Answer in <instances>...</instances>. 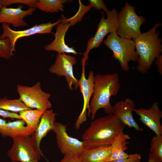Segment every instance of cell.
I'll list each match as a JSON object with an SVG mask.
<instances>
[{"instance_id":"6da1fadb","label":"cell","mask_w":162,"mask_h":162,"mask_svg":"<svg viewBox=\"0 0 162 162\" xmlns=\"http://www.w3.org/2000/svg\"><path fill=\"white\" fill-rule=\"evenodd\" d=\"M120 88L118 74L117 73L94 76L93 92L90 100L88 117L94 120L97 112L103 109L106 113L112 114L113 106L110 102L111 96H116Z\"/></svg>"},{"instance_id":"7a4b0ae2","label":"cell","mask_w":162,"mask_h":162,"mask_svg":"<svg viewBox=\"0 0 162 162\" xmlns=\"http://www.w3.org/2000/svg\"><path fill=\"white\" fill-rule=\"evenodd\" d=\"M125 127L116 115L108 114L93 120L82 135V141L87 146H110Z\"/></svg>"},{"instance_id":"3957f363","label":"cell","mask_w":162,"mask_h":162,"mask_svg":"<svg viewBox=\"0 0 162 162\" xmlns=\"http://www.w3.org/2000/svg\"><path fill=\"white\" fill-rule=\"evenodd\" d=\"M161 25L159 22L155 24L148 31L141 33L134 40L138 56L136 70L142 74L147 72L156 58L162 53V39L159 38V31L156 32Z\"/></svg>"},{"instance_id":"277c9868","label":"cell","mask_w":162,"mask_h":162,"mask_svg":"<svg viewBox=\"0 0 162 162\" xmlns=\"http://www.w3.org/2000/svg\"><path fill=\"white\" fill-rule=\"evenodd\" d=\"M104 44L112 51L114 58L119 62L122 70L128 71L129 62L137 61L134 40L120 37L115 32L107 36Z\"/></svg>"},{"instance_id":"5b68a950","label":"cell","mask_w":162,"mask_h":162,"mask_svg":"<svg viewBox=\"0 0 162 162\" xmlns=\"http://www.w3.org/2000/svg\"><path fill=\"white\" fill-rule=\"evenodd\" d=\"M135 7L128 2L118 15V25L116 33L120 37L134 40L141 34V25L146 20L136 13Z\"/></svg>"},{"instance_id":"8992f818","label":"cell","mask_w":162,"mask_h":162,"mask_svg":"<svg viewBox=\"0 0 162 162\" xmlns=\"http://www.w3.org/2000/svg\"><path fill=\"white\" fill-rule=\"evenodd\" d=\"M17 90L19 99L28 108L45 111L52 107L49 100L51 95L42 89L40 82L32 86L18 85Z\"/></svg>"},{"instance_id":"52a82bcc","label":"cell","mask_w":162,"mask_h":162,"mask_svg":"<svg viewBox=\"0 0 162 162\" xmlns=\"http://www.w3.org/2000/svg\"><path fill=\"white\" fill-rule=\"evenodd\" d=\"M7 155L12 162H38L41 156L35 148L31 136L12 139Z\"/></svg>"},{"instance_id":"ba28073f","label":"cell","mask_w":162,"mask_h":162,"mask_svg":"<svg viewBox=\"0 0 162 162\" xmlns=\"http://www.w3.org/2000/svg\"><path fill=\"white\" fill-rule=\"evenodd\" d=\"M107 17L105 19L104 12H101L102 17L99 23L97 31L94 36L88 41L87 47L83 54V58L88 60V54L91 50L98 47L103 41L105 36L109 33L116 32L118 25L117 10L113 8L106 12Z\"/></svg>"},{"instance_id":"9c48e42d","label":"cell","mask_w":162,"mask_h":162,"mask_svg":"<svg viewBox=\"0 0 162 162\" xmlns=\"http://www.w3.org/2000/svg\"><path fill=\"white\" fill-rule=\"evenodd\" d=\"M68 124L55 122L52 131L56 135L57 144L64 156L79 157L86 146L83 141L68 135L67 132Z\"/></svg>"},{"instance_id":"30bf717a","label":"cell","mask_w":162,"mask_h":162,"mask_svg":"<svg viewBox=\"0 0 162 162\" xmlns=\"http://www.w3.org/2000/svg\"><path fill=\"white\" fill-rule=\"evenodd\" d=\"M86 61L83 58L81 61L82 72L78 85L83 98V104L82 110L75 124V128L78 129L87 120V112L89 109V104L93 92L94 85V73L89 72L87 78L85 76V66Z\"/></svg>"},{"instance_id":"8fae6325","label":"cell","mask_w":162,"mask_h":162,"mask_svg":"<svg viewBox=\"0 0 162 162\" xmlns=\"http://www.w3.org/2000/svg\"><path fill=\"white\" fill-rule=\"evenodd\" d=\"M76 60L75 56L65 53H58L54 64L51 66L48 70L51 73L59 76L65 77L69 88L73 90L72 86L75 89L79 87L78 81L74 75L73 67L76 65Z\"/></svg>"},{"instance_id":"7c38bea8","label":"cell","mask_w":162,"mask_h":162,"mask_svg":"<svg viewBox=\"0 0 162 162\" xmlns=\"http://www.w3.org/2000/svg\"><path fill=\"white\" fill-rule=\"evenodd\" d=\"M60 19L55 22H51L36 24L26 29L15 31L11 29L9 25L5 23L2 24V33L0 36V39L9 38L13 47L15 48L17 41L20 38L37 34L52 33L53 28L61 22Z\"/></svg>"},{"instance_id":"4fadbf2b","label":"cell","mask_w":162,"mask_h":162,"mask_svg":"<svg viewBox=\"0 0 162 162\" xmlns=\"http://www.w3.org/2000/svg\"><path fill=\"white\" fill-rule=\"evenodd\" d=\"M134 112L139 116L141 122L154 132L156 135H162V125L160 122L162 112L158 102H154L148 109L135 108Z\"/></svg>"},{"instance_id":"5bb4252c","label":"cell","mask_w":162,"mask_h":162,"mask_svg":"<svg viewBox=\"0 0 162 162\" xmlns=\"http://www.w3.org/2000/svg\"><path fill=\"white\" fill-rule=\"evenodd\" d=\"M20 4L16 8L3 7L0 9V24H11L14 28L25 27L27 24L24 20L25 17L32 15L36 8H29L26 10L22 9Z\"/></svg>"},{"instance_id":"9a60e30c","label":"cell","mask_w":162,"mask_h":162,"mask_svg":"<svg viewBox=\"0 0 162 162\" xmlns=\"http://www.w3.org/2000/svg\"><path fill=\"white\" fill-rule=\"evenodd\" d=\"M57 115L52 110H45L41 116L37 128L31 136L35 148L41 156L44 157V155L40 148V142L47 134L53 129Z\"/></svg>"},{"instance_id":"2e32d148","label":"cell","mask_w":162,"mask_h":162,"mask_svg":"<svg viewBox=\"0 0 162 162\" xmlns=\"http://www.w3.org/2000/svg\"><path fill=\"white\" fill-rule=\"evenodd\" d=\"M113 106L112 114L116 115L123 124L129 128H134L136 131H142L143 129L139 125L133 116L135 104L133 100L127 98L117 102Z\"/></svg>"},{"instance_id":"e0dca14e","label":"cell","mask_w":162,"mask_h":162,"mask_svg":"<svg viewBox=\"0 0 162 162\" xmlns=\"http://www.w3.org/2000/svg\"><path fill=\"white\" fill-rule=\"evenodd\" d=\"M70 26L69 23L62 22L57 25L56 33L54 34V40L50 44L44 46V50L48 51H55L58 54L66 53L75 55L79 54L73 47L68 46L65 43V34Z\"/></svg>"},{"instance_id":"ac0fdd59","label":"cell","mask_w":162,"mask_h":162,"mask_svg":"<svg viewBox=\"0 0 162 162\" xmlns=\"http://www.w3.org/2000/svg\"><path fill=\"white\" fill-rule=\"evenodd\" d=\"M112 152L111 146H86L79 157L82 162H108Z\"/></svg>"},{"instance_id":"d6986e66","label":"cell","mask_w":162,"mask_h":162,"mask_svg":"<svg viewBox=\"0 0 162 162\" xmlns=\"http://www.w3.org/2000/svg\"><path fill=\"white\" fill-rule=\"evenodd\" d=\"M22 119H18L7 122L0 130V134L3 137H9L12 139L22 136H31L34 132L32 129L25 126Z\"/></svg>"},{"instance_id":"ffe728a7","label":"cell","mask_w":162,"mask_h":162,"mask_svg":"<svg viewBox=\"0 0 162 162\" xmlns=\"http://www.w3.org/2000/svg\"><path fill=\"white\" fill-rule=\"evenodd\" d=\"M68 0H37L35 7L41 11L46 13H54L64 11V4L71 2Z\"/></svg>"},{"instance_id":"44dd1931","label":"cell","mask_w":162,"mask_h":162,"mask_svg":"<svg viewBox=\"0 0 162 162\" xmlns=\"http://www.w3.org/2000/svg\"><path fill=\"white\" fill-rule=\"evenodd\" d=\"M130 138V136L123 132L118 133L115 136L111 143L112 152L108 162L117 160L120 151H125L128 149L127 145L128 142L127 141Z\"/></svg>"},{"instance_id":"7402d4cb","label":"cell","mask_w":162,"mask_h":162,"mask_svg":"<svg viewBox=\"0 0 162 162\" xmlns=\"http://www.w3.org/2000/svg\"><path fill=\"white\" fill-rule=\"evenodd\" d=\"M44 111L30 109L20 112L19 115L22 119L25 122L26 125L34 131L37 128Z\"/></svg>"},{"instance_id":"603a6c76","label":"cell","mask_w":162,"mask_h":162,"mask_svg":"<svg viewBox=\"0 0 162 162\" xmlns=\"http://www.w3.org/2000/svg\"><path fill=\"white\" fill-rule=\"evenodd\" d=\"M30 109L19 98L9 99L5 97L3 98L0 97V110L16 113Z\"/></svg>"},{"instance_id":"cb8c5ba5","label":"cell","mask_w":162,"mask_h":162,"mask_svg":"<svg viewBox=\"0 0 162 162\" xmlns=\"http://www.w3.org/2000/svg\"><path fill=\"white\" fill-rule=\"evenodd\" d=\"M79 1V7L76 14L69 18H66L63 14H61L62 22L69 23L70 26H74L78 22H81L84 15L92 8L89 5L85 6L82 4L80 0Z\"/></svg>"},{"instance_id":"d4e9b609","label":"cell","mask_w":162,"mask_h":162,"mask_svg":"<svg viewBox=\"0 0 162 162\" xmlns=\"http://www.w3.org/2000/svg\"><path fill=\"white\" fill-rule=\"evenodd\" d=\"M15 51L11 44L10 38L7 37L0 39V57L5 59H9L13 55Z\"/></svg>"},{"instance_id":"484cf974","label":"cell","mask_w":162,"mask_h":162,"mask_svg":"<svg viewBox=\"0 0 162 162\" xmlns=\"http://www.w3.org/2000/svg\"><path fill=\"white\" fill-rule=\"evenodd\" d=\"M149 151L162 161V135L153 136Z\"/></svg>"},{"instance_id":"4316f807","label":"cell","mask_w":162,"mask_h":162,"mask_svg":"<svg viewBox=\"0 0 162 162\" xmlns=\"http://www.w3.org/2000/svg\"><path fill=\"white\" fill-rule=\"evenodd\" d=\"M37 0H1L2 7H7L10 4L20 3L26 4L29 8H34Z\"/></svg>"},{"instance_id":"83f0119b","label":"cell","mask_w":162,"mask_h":162,"mask_svg":"<svg viewBox=\"0 0 162 162\" xmlns=\"http://www.w3.org/2000/svg\"><path fill=\"white\" fill-rule=\"evenodd\" d=\"M89 5L97 10H103L106 12L107 10V7L104 2L102 0H89Z\"/></svg>"},{"instance_id":"f1b7e54d","label":"cell","mask_w":162,"mask_h":162,"mask_svg":"<svg viewBox=\"0 0 162 162\" xmlns=\"http://www.w3.org/2000/svg\"><path fill=\"white\" fill-rule=\"evenodd\" d=\"M141 156L139 154L135 153L130 154L128 158L117 159L108 162H141Z\"/></svg>"},{"instance_id":"f546056e","label":"cell","mask_w":162,"mask_h":162,"mask_svg":"<svg viewBox=\"0 0 162 162\" xmlns=\"http://www.w3.org/2000/svg\"><path fill=\"white\" fill-rule=\"evenodd\" d=\"M0 116L4 118L22 119L19 115L16 113L0 109Z\"/></svg>"},{"instance_id":"4dcf8cb0","label":"cell","mask_w":162,"mask_h":162,"mask_svg":"<svg viewBox=\"0 0 162 162\" xmlns=\"http://www.w3.org/2000/svg\"><path fill=\"white\" fill-rule=\"evenodd\" d=\"M58 162H82L79 157L64 156L63 158Z\"/></svg>"},{"instance_id":"1f68e13d","label":"cell","mask_w":162,"mask_h":162,"mask_svg":"<svg viewBox=\"0 0 162 162\" xmlns=\"http://www.w3.org/2000/svg\"><path fill=\"white\" fill-rule=\"evenodd\" d=\"M156 64L157 65L158 71L160 75L162 74V55H160L156 58Z\"/></svg>"},{"instance_id":"d6a6232c","label":"cell","mask_w":162,"mask_h":162,"mask_svg":"<svg viewBox=\"0 0 162 162\" xmlns=\"http://www.w3.org/2000/svg\"><path fill=\"white\" fill-rule=\"evenodd\" d=\"M147 162H162V161L156 156L150 152L148 155Z\"/></svg>"},{"instance_id":"836d02e7","label":"cell","mask_w":162,"mask_h":162,"mask_svg":"<svg viewBox=\"0 0 162 162\" xmlns=\"http://www.w3.org/2000/svg\"><path fill=\"white\" fill-rule=\"evenodd\" d=\"M129 156L130 154H128L124 151H120L118 153L117 159L126 158Z\"/></svg>"},{"instance_id":"e575fe53","label":"cell","mask_w":162,"mask_h":162,"mask_svg":"<svg viewBox=\"0 0 162 162\" xmlns=\"http://www.w3.org/2000/svg\"><path fill=\"white\" fill-rule=\"evenodd\" d=\"M6 122V121L0 118V130L4 127Z\"/></svg>"},{"instance_id":"d590c367","label":"cell","mask_w":162,"mask_h":162,"mask_svg":"<svg viewBox=\"0 0 162 162\" xmlns=\"http://www.w3.org/2000/svg\"><path fill=\"white\" fill-rule=\"evenodd\" d=\"M2 8V6L1 3V0H0V9Z\"/></svg>"},{"instance_id":"8d00e7d4","label":"cell","mask_w":162,"mask_h":162,"mask_svg":"<svg viewBox=\"0 0 162 162\" xmlns=\"http://www.w3.org/2000/svg\"></svg>"}]
</instances>
